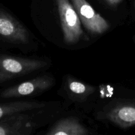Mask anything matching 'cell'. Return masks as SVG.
Segmentation results:
<instances>
[{
  "label": "cell",
  "instance_id": "1",
  "mask_svg": "<svg viewBox=\"0 0 135 135\" xmlns=\"http://www.w3.org/2000/svg\"><path fill=\"white\" fill-rule=\"evenodd\" d=\"M46 65H47V63L42 59L1 55L0 84L30 74Z\"/></svg>",
  "mask_w": 135,
  "mask_h": 135
},
{
  "label": "cell",
  "instance_id": "2",
  "mask_svg": "<svg viewBox=\"0 0 135 135\" xmlns=\"http://www.w3.org/2000/svg\"><path fill=\"white\" fill-rule=\"evenodd\" d=\"M64 41L69 44H76L84 33L81 27V21L76 11L69 0H55Z\"/></svg>",
  "mask_w": 135,
  "mask_h": 135
},
{
  "label": "cell",
  "instance_id": "3",
  "mask_svg": "<svg viewBox=\"0 0 135 135\" xmlns=\"http://www.w3.org/2000/svg\"><path fill=\"white\" fill-rule=\"evenodd\" d=\"M54 84L55 80L52 76L48 75L37 76L4 90L0 93V98L9 99L34 96L47 90Z\"/></svg>",
  "mask_w": 135,
  "mask_h": 135
},
{
  "label": "cell",
  "instance_id": "4",
  "mask_svg": "<svg viewBox=\"0 0 135 135\" xmlns=\"http://www.w3.org/2000/svg\"><path fill=\"white\" fill-rule=\"evenodd\" d=\"M81 23L88 31L94 34H102L109 29L106 20L96 13L86 0H71Z\"/></svg>",
  "mask_w": 135,
  "mask_h": 135
},
{
  "label": "cell",
  "instance_id": "5",
  "mask_svg": "<svg viewBox=\"0 0 135 135\" xmlns=\"http://www.w3.org/2000/svg\"><path fill=\"white\" fill-rule=\"evenodd\" d=\"M0 38L16 44H25L30 40V34L18 20L0 9Z\"/></svg>",
  "mask_w": 135,
  "mask_h": 135
},
{
  "label": "cell",
  "instance_id": "6",
  "mask_svg": "<svg viewBox=\"0 0 135 135\" xmlns=\"http://www.w3.org/2000/svg\"><path fill=\"white\" fill-rule=\"evenodd\" d=\"M105 119L116 126L127 129L135 126V102H117L112 104L104 113Z\"/></svg>",
  "mask_w": 135,
  "mask_h": 135
},
{
  "label": "cell",
  "instance_id": "7",
  "mask_svg": "<svg viewBox=\"0 0 135 135\" xmlns=\"http://www.w3.org/2000/svg\"><path fill=\"white\" fill-rule=\"evenodd\" d=\"M30 127L27 115L16 113L0 119V135L30 134L33 130Z\"/></svg>",
  "mask_w": 135,
  "mask_h": 135
},
{
  "label": "cell",
  "instance_id": "8",
  "mask_svg": "<svg viewBox=\"0 0 135 135\" xmlns=\"http://www.w3.org/2000/svg\"><path fill=\"white\" fill-rule=\"evenodd\" d=\"M90 132L75 117L61 119L55 123L46 135H86Z\"/></svg>",
  "mask_w": 135,
  "mask_h": 135
},
{
  "label": "cell",
  "instance_id": "9",
  "mask_svg": "<svg viewBox=\"0 0 135 135\" xmlns=\"http://www.w3.org/2000/svg\"><path fill=\"white\" fill-rule=\"evenodd\" d=\"M46 103L40 102H13L0 104V119L12 115L33 109H41L46 106Z\"/></svg>",
  "mask_w": 135,
  "mask_h": 135
},
{
  "label": "cell",
  "instance_id": "10",
  "mask_svg": "<svg viewBox=\"0 0 135 135\" xmlns=\"http://www.w3.org/2000/svg\"><path fill=\"white\" fill-rule=\"evenodd\" d=\"M66 90L70 96L77 100H84L93 94L95 87L82 83L73 77L67 78L66 81Z\"/></svg>",
  "mask_w": 135,
  "mask_h": 135
},
{
  "label": "cell",
  "instance_id": "11",
  "mask_svg": "<svg viewBox=\"0 0 135 135\" xmlns=\"http://www.w3.org/2000/svg\"><path fill=\"white\" fill-rule=\"evenodd\" d=\"M107 2V3L109 5H110L111 7H115L117 5H119L121 2H122L123 0H105Z\"/></svg>",
  "mask_w": 135,
  "mask_h": 135
},
{
  "label": "cell",
  "instance_id": "12",
  "mask_svg": "<svg viewBox=\"0 0 135 135\" xmlns=\"http://www.w3.org/2000/svg\"><path fill=\"white\" fill-rule=\"evenodd\" d=\"M133 5H134V7L135 9V0H134V1H133Z\"/></svg>",
  "mask_w": 135,
  "mask_h": 135
}]
</instances>
